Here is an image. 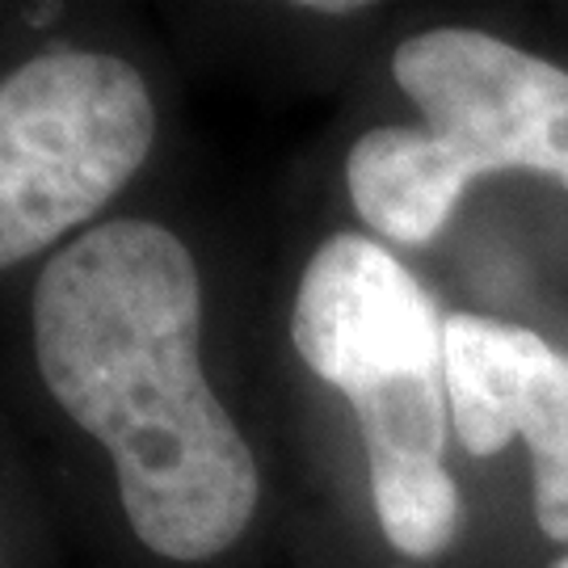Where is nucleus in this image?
Here are the masks:
<instances>
[{"label": "nucleus", "instance_id": "1", "mask_svg": "<svg viewBox=\"0 0 568 568\" xmlns=\"http://www.w3.org/2000/svg\"><path fill=\"white\" fill-rule=\"evenodd\" d=\"M30 316L42 384L110 450L143 548L185 565L224 556L257 514L262 476L203 375L190 248L152 220L89 227L47 262Z\"/></svg>", "mask_w": 568, "mask_h": 568}, {"label": "nucleus", "instance_id": "2", "mask_svg": "<svg viewBox=\"0 0 568 568\" xmlns=\"http://www.w3.org/2000/svg\"><path fill=\"white\" fill-rule=\"evenodd\" d=\"M291 342L337 387L363 434L371 501L387 544L413 560L443 556L464 501L447 471V321L384 244L325 241L295 295Z\"/></svg>", "mask_w": 568, "mask_h": 568}, {"label": "nucleus", "instance_id": "3", "mask_svg": "<svg viewBox=\"0 0 568 568\" xmlns=\"http://www.w3.org/2000/svg\"><path fill=\"white\" fill-rule=\"evenodd\" d=\"M417 126L354 143L345 185L366 224L405 248L429 244L471 185L527 169L568 190V72L509 42L438 26L392 51Z\"/></svg>", "mask_w": 568, "mask_h": 568}, {"label": "nucleus", "instance_id": "4", "mask_svg": "<svg viewBox=\"0 0 568 568\" xmlns=\"http://www.w3.org/2000/svg\"><path fill=\"white\" fill-rule=\"evenodd\" d=\"M156 105L119 55L51 47L0 81V270L89 224L140 173Z\"/></svg>", "mask_w": 568, "mask_h": 568}, {"label": "nucleus", "instance_id": "5", "mask_svg": "<svg viewBox=\"0 0 568 568\" xmlns=\"http://www.w3.org/2000/svg\"><path fill=\"white\" fill-rule=\"evenodd\" d=\"M450 422L471 455L527 438L535 523L568 544V354L488 316H447Z\"/></svg>", "mask_w": 568, "mask_h": 568}, {"label": "nucleus", "instance_id": "6", "mask_svg": "<svg viewBox=\"0 0 568 568\" xmlns=\"http://www.w3.org/2000/svg\"><path fill=\"white\" fill-rule=\"evenodd\" d=\"M304 9H312V13H358L363 4L358 0H312Z\"/></svg>", "mask_w": 568, "mask_h": 568}, {"label": "nucleus", "instance_id": "7", "mask_svg": "<svg viewBox=\"0 0 568 568\" xmlns=\"http://www.w3.org/2000/svg\"><path fill=\"white\" fill-rule=\"evenodd\" d=\"M551 568H568V556H565V560H560V565H551Z\"/></svg>", "mask_w": 568, "mask_h": 568}]
</instances>
